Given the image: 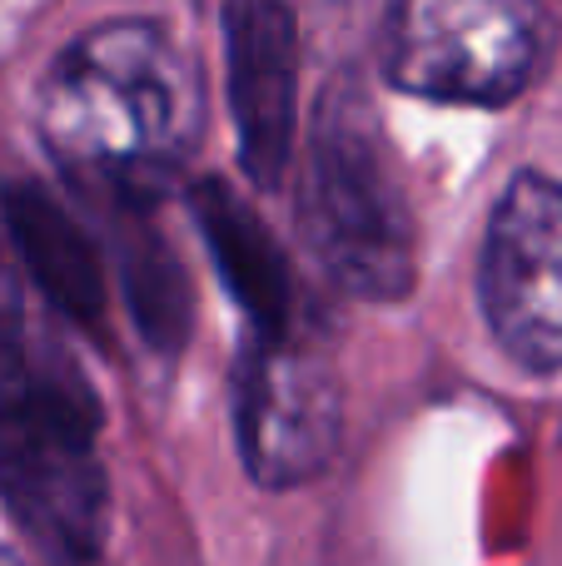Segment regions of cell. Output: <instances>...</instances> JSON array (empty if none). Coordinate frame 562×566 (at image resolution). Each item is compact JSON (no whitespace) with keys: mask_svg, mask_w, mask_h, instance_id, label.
<instances>
[{"mask_svg":"<svg viewBox=\"0 0 562 566\" xmlns=\"http://www.w3.org/2000/svg\"><path fill=\"white\" fill-rule=\"evenodd\" d=\"M205 129V95L155 20H105L75 35L40 80V139L60 169L145 195L179 169Z\"/></svg>","mask_w":562,"mask_h":566,"instance_id":"obj_1","label":"cell"},{"mask_svg":"<svg viewBox=\"0 0 562 566\" xmlns=\"http://www.w3.org/2000/svg\"><path fill=\"white\" fill-rule=\"evenodd\" d=\"M299 234L329 279L358 298L388 303L414 289V214L374 119L354 99L319 109L299 179Z\"/></svg>","mask_w":562,"mask_h":566,"instance_id":"obj_2","label":"cell"},{"mask_svg":"<svg viewBox=\"0 0 562 566\" xmlns=\"http://www.w3.org/2000/svg\"><path fill=\"white\" fill-rule=\"evenodd\" d=\"M0 398H60L95 408V392L75 363L6 308H0Z\"/></svg>","mask_w":562,"mask_h":566,"instance_id":"obj_10","label":"cell"},{"mask_svg":"<svg viewBox=\"0 0 562 566\" xmlns=\"http://www.w3.org/2000/svg\"><path fill=\"white\" fill-rule=\"evenodd\" d=\"M199 229L215 244V264L235 298L249 308L259 333H289V308H294V289H289V264L279 259L274 234L235 199V189L209 179L195 189Z\"/></svg>","mask_w":562,"mask_h":566,"instance_id":"obj_8","label":"cell"},{"mask_svg":"<svg viewBox=\"0 0 562 566\" xmlns=\"http://www.w3.org/2000/svg\"><path fill=\"white\" fill-rule=\"evenodd\" d=\"M553 40L543 0H394L378 65L388 85L418 99L498 109L533 90Z\"/></svg>","mask_w":562,"mask_h":566,"instance_id":"obj_3","label":"cell"},{"mask_svg":"<svg viewBox=\"0 0 562 566\" xmlns=\"http://www.w3.org/2000/svg\"><path fill=\"white\" fill-rule=\"evenodd\" d=\"M6 224L20 244V259L30 274L45 283V293L80 323H95L105 308V283H100V264L90 254L80 224L60 205H50L40 189H10L6 195Z\"/></svg>","mask_w":562,"mask_h":566,"instance_id":"obj_9","label":"cell"},{"mask_svg":"<svg viewBox=\"0 0 562 566\" xmlns=\"http://www.w3.org/2000/svg\"><path fill=\"white\" fill-rule=\"evenodd\" d=\"M229 109L239 125V159L259 189H279L294 149L299 25L284 0H225Z\"/></svg>","mask_w":562,"mask_h":566,"instance_id":"obj_7","label":"cell"},{"mask_svg":"<svg viewBox=\"0 0 562 566\" xmlns=\"http://www.w3.org/2000/svg\"><path fill=\"white\" fill-rule=\"evenodd\" d=\"M344 398L324 353L289 333H259L235 373V438L244 472L269 492L304 488L329 468Z\"/></svg>","mask_w":562,"mask_h":566,"instance_id":"obj_6","label":"cell"},{"mask_svg":"<svg viewBox=\"0 0 562 566\" xmlns=\"http://www.w3.org/2000/svg\"><path fill=\"white\" fill-rule=\"evenodd\" d=\"M478 303L503 358L523 373H562V185L513 175L488 214Z\"/></svg>","mask_w":562,"mask_h":566,"instance_id":"obj_5","label":"cell"},{"mask_svg":"<svg viewBox=\"0 0 562 566\" xmlns=\"http://www.w3.org/2000/svg\"><path fill=\"white\" fill-rule=\"evenodd\" d=\"M100 408L0 398V507L45 557L90 562L110 542V478L95 458Z\"/></svg>","mask_w":562,"mask_h":566,"instance_id":"obj_4","label":"cell"},{"mask_svg":"<svg viewBox=\"0 0 562 566\" xmlns=\"http://www.w3.org/2000/svg\"><path fill=\"white\" fill-rule=\"evenodd\" d=\"M10 289V274H6V264H0V293H6Z\"/></svg>","mask_w":562,"mask_h":566,"instance_id":"obj_11","label":"cell"}]
</instances>
